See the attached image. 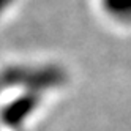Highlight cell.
I'll use <instances>...</instances> for the list:
<instances>
[{
	"label": "cell",
	"mask_w": 131,
	"mask_h": 131,
	"mask_svg": "<svg viewBox=\"0 0 131 131\" xmlns=\"http://www.w3.org/2000/svg\"><path fill=\"white\" fill-rule=\"evenodd\" d=\"M101 5L114 19L131 22V0H101Z\"/></svg>",
	"instance_id": "3"
},
{
	"label": "cell",
	"mask_w": 131,
	"mask_h": 131,
	"mask_svg": "<svg viewBox=\"0 0 131 131\" xmlns=\"http://www.w3.org/2000/svg\"><path fill=\"white\" fill-rule=\"evenodd\" d=\"M36 103H38V98H36L35 93H27V95L19 96L2 111V120L10 126L21 125L33 112V109L36 107Z\"/></svg>",
	"instance_id": "2"
},
{
	"label": "cell",
	"mask_w": 131,
	"mask_h": 131,
	"mask_svg": "<svg viewBox=\"0 0 131 131\" xmlns=\"http://www.w3.org/2000/svg\"><path fill=\"white\" fill-rule=\"evenodd\" d=\"M11 2H13V0H0V14H2L8 6L11 5Z\"/></svg>",
	"instance_id": "4"
},
{
	"label": "cell",
	"mask_w": 131,
	"mask_h": 131,
	"mask_svg": "<svg viewBox=\"0 0 131 131\" xmlns=\"http://www.w3.org/2000/svg\"><path fill=\"white\" fill-rule=\"evenodd\" d=\"M5 79L13 84H25L32 89H44L60 84L63 81V73L54 67L33 68V70L13 68L6 71Z\"/></svg>",
	"instance_id": "1"
}]
</instances>
